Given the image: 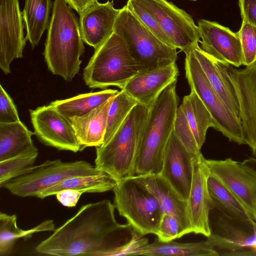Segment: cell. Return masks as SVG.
Here are the masks:
<instances>
[{"label": "cell", "instance_id": "1", "mask_svg": "<svg viewBox=\"0 0 256 256\" xmlns=\"http://www.w3.org/2000/svg\"><path fill=\"white\" fill-rule=\"evenodd\" d=\"M115 208L108 200L82 206L40 242L36 251L52 256H109L114 248L128 240H124V232L132 228L116 222Z\"/></svg>", "mask_w": 256, "mask_h": 256}, {"label": "cell", "instance_id": "2", "mask_svg": "<svg viewBox=\"0 0 256 256\" xmlns=\"http://www.w3.org/2000/svg\"><path fill=\"white\" fill-rule=\"evenodd\" d=\"M82 41L72 8L65 0H54L44 52L48 70L66 82L72 80L80 70Z\"/></svg>", "mask_w": 256, "mask_h": 256}, {"label": "cell", "instance_id": "3", "mask_svg": "<svg viewBox=\"0 0 256 256\" xmlns=\"http://www.w3.org/2000/svg\"><path fill=\"white\" fill-rule=\"evenodd\" d=\"M176 83L167 86L150 108L136 156L134 176L160 174L162 172L164 152L174 130L179 102Z\"/></svg>", "mask_w": 256, "mask_h": 256}, {"label": "cell", "instance_id": "4", "mask_svg": "<svg viewBox=\"0 0 256 256\" xmlns=\"http://www.w3.org/2000/svg\"><path fill=\"white\" fill-rule=\"evenodd\" d=\"M150 108L138 104L112 138L96 148L95 167L117 182L134 176L137 154Z\"/></svg>", "mask_w": 256, "mask_h": 256}, {"label": "cell", "instance_id": "5", "mask_svg": "<svg viewBox=\"0 0 256 256\" xmlns=\"http://www.w3.org/2000/svg\"><path fill=\"white\" fill-rule=\"evenodd\" d=\"M140 66L131 56L124 40L113 32L100 46L84 70L83 79L90 88L110 86L123 89L138 72Z\"/></svg>", "mask_w": 256, "mask_h": 256}, {"label": "cell", "instance_id": "6", "mask_svg": "<svg viewBox=\"0 0 256 256\" xmlns=\"http://www.w3.org/2000/svg\"><path fill=\"white\" fill-rule=\"evenodd\" d=\"M114 32L126 42L131 56L140 66V72L176 63V48L164 43L146 28L126 6L120 10Z\"/></svg>", "mask_w": 256, "mask_h": 256}, {"label": "cell", "instance_id": "7", "mask_svg": "<svg viewBox=\"0 0 256 256\" xmlns=\"http://www.w3.org/2000/svg\"><path fill=\"white\" fill-rule=\"evenodd\" d=\"M114 204L136 232L144 236L158 232L162 212L155 196L137 176L117 182Z\"/></svg>", "mask_w": 256, "mask_h": 256}, {"label": "cell", "instance_id": "8", "mask_svg": "<svg viewBox=\"0 0 256 256\" xmlns=\"http://www.w3.org/2000/svg\"><path fill=\"white\" fill-rule=\"evenodd\" d=\"M102 171L84 160H48L0 186L20 197L38 196L44 190L69 177L94 175Z\"/></svg>", "mask_w": 256, "mask_h": 256}, {"label": "cell", "instance_id": "9", "mask_svg": "<svg viewBox=\"0 0 256 256\" xmlns=\"http://www.w3.org/2000/svg\"><path fill=\"white\" fill-rule=\"evenodd\" d=\"M186 77L190 88L210 113L215 130L230 142L246 144L240 120L226 106L209 82L191 48L186 53Z\"/></svg>", "mask_w": 256, "mask_h": 256}, {"label": "cell", "instance_id": "10", "mask_svg": "<svg viewBox=\"0 0 256 256\" xmlns=\"http://www.w3.org/2000/svg\"><path fill=\"white\" fill-rule=\"evenodd\" d=\"M209 224L210 234L206 241L215 248L256 254V220L229 216L214 206Z\"/></svg>", "mask_w": 256, "mask_h": 256}, {"label": "cell", "instance_id": "11", "mask_svg": "<svg viewBox=\"0 0 256 256\" xmlns=\"http://www.w3.org/2000/svg\"><path fill=\"white\" fill-rule=\"evenodd\" d=\"M170 40L184 53L200 41L192 16L166 0H140Z\"/></svg>", "mask_w": 256, "mask_h": 256}, {"label": "cell", "instance_id": "12", "mask_svg": "<svg viewBox=\"0 0 256 256\" xmlns=\"http://www.w3.org/2000/svg\"><path fill=\"white\" fill-rule=\"evenodd\" d=\"M220 62L236 94L246 144L256 158V62L242 69Z\"/></svg>", "mask_w": 256, "mask_h": 256}, {"label": "cell", "instance_id": "13", "mask_svg": "<svg viewBox=\"0 0 256 256\" xmlns=\"http://www.w3.org/2000/svg\"><path fill=\"white\" fill-rule=\"evenodd\" d=\"M210 173L229 190L256 220V171L242 162L226 158L204 159Z\"/></svg>", "mask_w": 256, "mask_h": 256}, {"label": "cell", "instance_id": "14", "mask_svg": "<svg viewBox=\"0 0 256 256\" xmlns=\"http://www.w3.org/2000/svg\"><path fill=\"white\" fill-rule=\"evenodd\" d=\"M29 111L34 134L42 144L58 150L80 151L70 121L52 106L49 104Z\"/></svg>", "mask_w": 256, "mask_h": 256}, {"label": "cell", "instance_id": "15", "mask_svg": "<svg viewBox=\"0 0 256 256\" xmlns=\"http://www.w3.org/2000/svg\"><path fill=\"white\" fill-rule=\"evenodd\" d=\"M23 21L18 0H0V68L6 74L14 60L24 57Z\"/></svg>", "mask_w": 256, "mask_h": 256}, {"label": "cell", "instance_id": "16", "mask_svg": "<svg viewBox=\"0 0 256 256\" xmlns=\"http://www.w3.org/2000/svg\"><path fill=\"white\" fill-rule=\"evenodd\" d=\"M200 48L216 60L238 68L242 65V52L237 32L216 22L198 21Z\"/></svg>", "mask_w": 256, "mask_h": 256}, {"label": "cell", "instance_id": "17", "mask_svg": "<svg viewBox=\"0 0 256 256\" xmlns=\"http://www.w3.org/2000/svg\"><path fill=\"white\" fill-rule=\"evenodd\" d=\"M204 159L201 152L193 158V178L188 204L192 232L208 238L210 234V212L214 204L208 188L210 172Z\"/></svg>", "mask_w": 256, "mask_h": 256}, {"label": "cell", "instance_id": "18", "mask_svg": "<svg viewBox=\"0 0 256 256\" xmlns=\"http://www.w3.org/2000/svg\"><path fill=\"white\" fill-rule=\"evenodd\" d=\"M195 155L186 150L173 130L165 148L160 174L186 201L191 189Z\"/></svg>", "mask_w": 256, "mask_h": 256}, {"label": "cell", "instance_id": "19", "mask_svg": "<svg viewBox=\"0 0 256 256\" xmlns=\"http://www.w3.org/2000/svg\"><path fill=\"white\" fill-rule=\"evenodd\" d=\"M178 72L176 63L140 72L122 90L134 98L138 104L150 108L161 92L172 83L177 81Z\"/></svg>", "mask_w": 256, "mask_h": 256}, {"label": "cell", "instance_id": "20", "mask_svg": "<svg viewBox=\"0 0 256 256\" xmlns=\"http://www.w3.org/2000/svg\"><path fill=\"white\" fill-rule=\"evenodd\" d=\"M120 9L114 8L113 1H97L80 14L79 26L82 40L98 48L113 33L116 20Z\"/></svg>", "mask_w": 256, "mask_h": 256}, {"label": "cell", "instance_id": "21", "mask_svg": "<svg viewBox=\"0 0 256 256\" xmlns=\"http://www.w3.org/2000/svg\"><path fill=\"white\" fill-rule=\"evenodd\" d=\"M158 200L162 214L174 216L180 222L182 236L192 232L188 201L182 199L168 182L160 174L136 176Z\"/></svg>", "mask_w": 256, "mask_h": 256}, {"label": "cell", "instance_id": "22", "mask_svg": "<svg viewBox=\"0 0 256 256\" xmlns=\"http://www.w3.org/2000/svg\"><path fill=\"white\" fill-rule=\"evenodd\" d=\"M114 96L84 116L68 119L74 129L80 151L87 147H97L103 144L108 111Z\"/></svg>", "mask_w": 256, "mask_h": 256}, {"label": "cell", "instance_id": "23", "mask_svg": "<svg viewBox=\"0 0 256 256\" xmlns=\"http://www.w3.org/2000/svg\"><path fill=\"white\" fill-rule=\"evenodd\" d=\"M191 50L214 90L240 120V106L235 90L224 74L220 62L206 54L198 44L193 46Z\"/></svg>", "mask_w": 256, "mask_h": 256}, {"label": "cell", "instance_id": "24", "mask_svg": "<svg viewBox=\"0 0 256 256\" xmlns=\"http://www.w3.org/2000/svg\"><path fill=\"white\" fill-rule=\"evenodd\" d=\"M117 182L111 176L104 172L94 175L71 176L45 189L37 197L44 199L67 189L76 190L82 194L104 192L112 190Z\"/></svg>", "mask_w": 256, "mask_h": 256}, {"label": "cell", "instance_id": "25", "mask_svg": "<svg viewBox=\"0 0 256 256\" xmlns=\"http://www.w3.org/2000/svg\"><path fill=\"white\" fill-rule=\"evenodd\" d=\"M56 229L53 220H46L28 229L22 230L17 225L16 214H8L1 212L0 214V256L10 254L16 242L20 238L25 240L40 232L54 231Z\"/></svg>", "mask_w": 256, "mask_h": 256}, {"label": "cell", "instance_id": "26", "mask_svg": "<svg viewBox=\"0 0 256 256\" xmlns=\"http://www.w3.org/2000/svg\"><path fill=\"white\" fill-rule=\"evenodd\" d=\"M52 6L51 0H25L22 14L26 30V38L32 48L38 44L48 27Z\"/></svg>", "mask_w": 256, "mask_h": 256}, {"label": "cell", "instance_id": "27", "mask_svg": "<svg viewBox=\"0 0 256 256\" xmlns=\"http://www.w3.org/2000/svg\"><path fill=\"white\" fill-rule=\"evenodd\" d=\"M180 105L192 130L198 148L201 149L208 128H214L212 116L196 93L190 89Z\"/></svg>", "mask_w": 256, "mask_h": 256}, {"label": "cell", "instance_id": "28", "mask_svg": "<svg viewBox=\"0 0 256 256\" xmlns=\"http://www.w3.org/2000/svg\"><path fill=\"white\" fill-rule=\"evenodd\" d=\"M117 90L82 94L62 100H56L50 104L66 118L80 116L89 112L100 104L118 93Z\"/></svg>", "mask_w": 256, "mask_h": 256}, {"label": "cell", "instance_id": "29", "mask_svg": "<svg viewBox=\"0 0 256 256\" xmlns=\"http://www.w3.org/2000/svg\"><path fill=\"white\" fill-rule=\"evenodd\" d=\"M30 130L20 120L0 123V162L13 157L34 144Z\"/></svg>", "mask_w": 256, "mask_h": 256}, {"label": "cell", "instance_id": "30", "mask_svg": "<svg viewBox=\"0 0 256 256\" xmlns=\"http://www.w3.org/2000/svg\"><path fill=\"white\" fill-rule=\"evenodd\" d=\"M220 254L206 240L196 242H163L156 239L149 244L142 256H218Z\"/></svg>", "mask_w": 256, "mask_h": 256}, {"label": "cell", "instance_id": "31", "mask_svg": "<svg viewBox=\"0 0 256 256\" xmlns=\"http://www.w3.org/2000/svg\"><path fill=\"white\" fill-rule=\"evenodd\" d=\"M207 184L210 194L214 206L222 212L232 217L253 218L244 205L210 173L208 178Z\"/></svg>", "mask_w": 256, "mask_h": 256}, {"label": "cell", "instance_id": "32", "mask_svg": "<svg viewBox=\"0 0 256 256\" xmlns=\"http://www.w3.org/2000/svg\"><path fill=\"white\" fill-rule=\"evenodd\" d=\"M137 101L124 90L116 94L110 106L104 143L109 140L125 121Z\"/></svg>", "mask_w": 256, "mask_h": 256}, {"label": "cell", "instance_id": "33", "mask_svg": "<svg viewBox=\"0 0 256 256\" xmlns=\"http://www.w3.org/2000/svg\"><path fill=\"white\" fill-rule=\"evenodd\" d=\"M38 150L32 145L19 154L0 162V186L28 172L34 166Z\"/></svg>", "mask_w": 256, "mask_h": 256}, {"label": "cell", "instance_id": "34", "mask_svg": "<svg viewBox=\"0 0 256 256\" xmlns=\"http://www.w3.org/2000/svg\"><path fill=\"white\" fill-rule=\"evenodd\" d=\"M126 6L135 16L156 37L167 44L174 47L155 18L140 0H128Z\"/></svg>", "mask_w": 256, "mask_h": 256}, {"label": "cell", "instance_id": "35", "mask_svg": "<svg viewBox=\"0 0 256 256\" xmlns=\"http://www.w3.org/2000/svg\"><path fill=\"white\" fill-rule=\"evenodd\" d=\"M237 34L242 46V65L250 66L256 62V27L242 22V26Z\"/></svg>", "mask_w": 256, "mask_h": 256}, {"label": "cell", "instance_id": "36", "mask_svg": "<svg viewBox=\"0 0 256 256\" xmlns=\"http://www.w3.org/2000/svg\"><path fill=\"white\" fill-rule=\"evenodd\" d=\"M174 131L188 150L194 154L200 153V149L180 106L178 108Z\"/></svg>", "mask_w": 256, "mask_h": 256}, {"label": "cell", "instance_id": "37", "mask_svg": "<svg viewBox=\"0 0 256 256\" xmlns=\"http://www.w3.org/2000/svg\"><path fill=\"white\" fill-rule=\"evenodd\" d=\"M148 244V239L133 229L130 238L124 244L114 248L109 256H142Z\"/></svg>", "mask_w": 256, "mask_h": 256}, {"label": "cell", "instance_id": "38", "mask_svg": "<svg viewBox=\"0 0 256 256\" xmlns=\"http://www.w3.org/2000/svg\"><path fill=\"white\" fill-rule=\"evenodd\" d=\"M156 235L159 240L163 242H168L182 236L180 222L173 216L166 213L162 214Z\"/></svg>", "mask_w": 256, "mask_h": 256}, {"label": "cell", "instance_id": "39", "mask_svg": "<svg viewBox=\"0 0 256 256\" xmlns=\"http://www.w3.org/2000/svg\"><path fill=\"white\" fill-rule=\"evenodd\" d=\"M20 120L16 107L12 98L0 84V123H10Z\"/></svg>", "mask_w": 256, "mask_h": 256}, {"label": "cell", "instance_id": "40", "mask_svg": "<svg viewBox=\"0 0 256 256\" xmlns=\"http://www.w3.org/2000/svg\"><path fill=\"white\" fill-rule=\"evenodd\" d=\"M242 22L256 27V0H238Z\"/></svg>", "mask_w": 256, "mask_h": 256}, {"label": "cell", "instance_id": "41", "mask_svg": "<svg viewBox=\"0 0 256 256\" xmlns=\"http://www.w3.org/2000/svg\"><path fill=\"white\" fill-rule=\"evenodd\" d=\"M82 192L76 190L67 189L56 194L58 200L63 206L67 207H74L78 203Z\"/></svg>", "mask_w": 256, "mask_h": 256}, {"label": "cell", "instance_id": "42", "mask_svg": "<svg viewBox=\"0 0 256 256\" xmlns=\"http://www.w3.org/2000/svg\"><path fill=\"white\" fill-rule=\"evenodd\" d=\"M69 6L80 14L98 0H65Z\"/></svg>", "mask_w": 256, "mask_h": 256}, {"label": "cell", "instance_id": "43", "mask_svg": "<svg viewBox=\"0 0 256 256\" xmlns=\"http://www.w3.org/2000/svg\"><path fill=\"white\" fill-rule=\"evenodd\" d=\"M243 162L256 171V158H250Z\"/></svg>", "mask_w": 256, "mask_h": 256}, {"label": "cell", "instance_id": "44", "mask_svg": "<svg viewBox=\"0 0 256 256\" xmlns=\"http://www.w3.org/2000/svg\"><path fill=\"white\" fill-rule=\"evenodd\" d=\"M190 0L195 1V0Z\"/></svg>", "mask_w": 256, "mask_h": 256}]
</instances>
